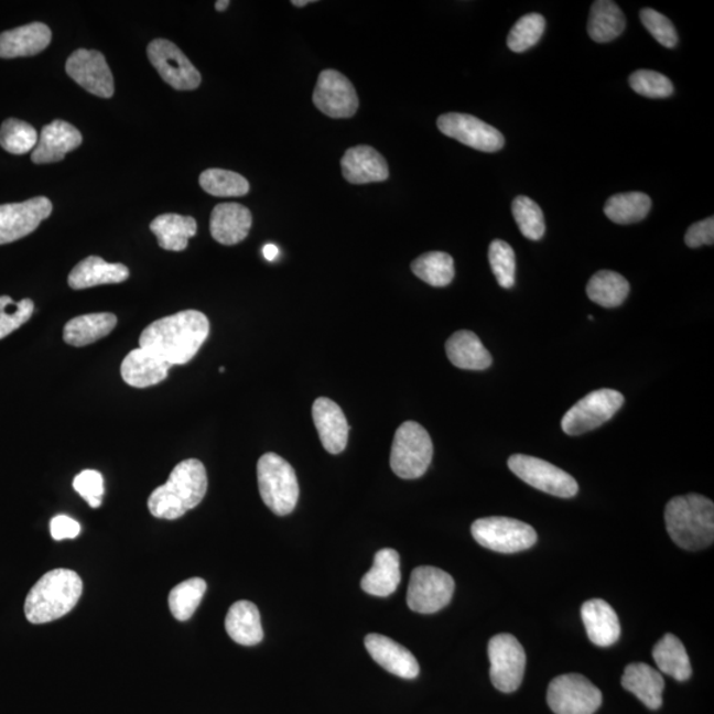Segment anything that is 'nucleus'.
<instances>
[{"instance_id":"ea45409f","label":"nucleus","mask_w":714,"mask_h":714,"mask_svg":"<svg viewBox=\"0 0 714 714\" xmlns=\"http://www.w3.org/2000/svg\"><path fill=\"white\" fill-rule=\"evenodd\" d=\"M39 141L33 126L20 119H6L0 128V145L10 154L23 155L35 150Z\"/></svg>"},{"instance_id":"9b49d317","label":"nucleus","mask_w":714,"mask_h":714,"mask_svg":"<svg viewBox=\"0 0 714 714\" xmlns=\"http://www.w3.org/2000/svg\"><path fill=\"white\" fill-rule=\"evenodd\" d=\"M489 677L496 690L512 693L524 678L527 657L520 641L511 634H499L489 640Z\"/></svg>"},{"instance_id":"c9c22d12","label":"nucleus","mask_w":714,"mask_h":714,"mask_svg":"<svg viewBox=\"0 0 714 714\" xmlns=\"http://www.w3.org/2000/svg\"><path fill=\"white\" fill-rule=\"evenodd\" d=\"M651 205L650 196L641 192H626L608 198L604 210L613 223L628 225L645 220Z\"/></svg>"},{"instance_id":"4c0bfd02","label":"nucleus","mask_w":714,"mask_h":714,"mask_svg":"<svg viewBox=\"0 0 714 714\" xmlns=\"http://www.w3.org/2000/svg\"><path fill=\"white\" fill-rule=\"evenodd\" d=\"M205 592H207V582L203 578H190L183 581L172 588L169 597V606L174 618L185 621L192 618L196 608L201 605Z\"/></svg>"},{"instance_id":"de8ad7c7","label":"nucleus","mask_w":714,"mask_h":714,"mask_svg":"<svg viewBox=\"0 0 714 714\" xmlns=\"http://www.w3.org/2000/svg\"><path fill=\"white\" fill-rule=\"evenodd\" d=\"M73 488L91 508L101 507L105 494L101 473L96 472V469H84L73 480Z\"/></svg>"},{"instance_id":"a18cd8bd","label":"nucleus","mask_w":714,"mask_h":714,"mask_svg":"<svg viewBox=\"0 0 714 714\" xmlns=\"http://www.w3.org/2000/svg\"><path fill=\"white\" fill-rule=\"evenodd\" d=\"M628 82H630L632 90L647 98H667L673 93L671 79L653 71L634 72Z\"/></svg>"},{"instance_id":"9d476101","label":"nucleus","mask_w":714,"mask_h":714,"mask_svg":"<svg viewBox=\"0 0 714 714\" xmlns=\"http://www.w3.org/2000/svg\"><path fill=\"white\" fill-rule=\"evenodd\" d=\"M455 582L452 575L434 566L415 567L408 587V606L420 614H434L452 601Z\"/></svg>"},{"instance_id":"20e7f679","label":"nucleus","mask_w":714,"mask_h":714,"mask_svg":"<svg viewBox=\"0 0 714 714\" xmlns=\"http://www.w3.org/2000/svg\"><path fill=\"white\" fill-rule=\"evenodd\" d=\"M82 595L79 575L69 569H55L44 574L26 595L25 618L33 625L50 624L71 613Z\"/></svg>"},{"instance_id":"72a5a7b5","label":"nucleus","mask_w":714,"mask_h":714,"mask_svg":"<svg viewBox=\"0 0 714 714\" xmlns=\"http://www.w3.org/2000/svg\"><path fill=\"white\" fill-rule=\"evenodd\" d=\"M652 657L659 670L678 681L691 678L692 668L683 641L666 634L653 647Z\"/></svg>"},{"instance_id":"a211bd4d","label":"nucleus","mask_w":714,"mask_h":714,"mask_svg":"<svg viewBox=\"0 0 714 714\" xmlns=\"http://www.w3.org/2000/svg\"><path fill=\"white\" fill-rule=\"evenodd\" d=\"M83 143V136L75 126L56 119L44 126L40 132L35 150L32 151L33 163L45 164L63 161L66 154Z\"/></svg>"},{"instance_id":"4468645a","label":"nucleus","mask_w":714,"mask_h":714,"mask_svg":"<svg viewBox=\"0 0 714 714\" xmlns=\"http://www.w3.org/2000/svg\"><path fill=\"white\" fill-rule=\"evenodd\" d=\"M436 126L443 136L478 151L496 152L505 148L501 132L474 116L447 112L439 118Z\"/></svg>"},{"instance_id":"cd10ccee","label":"nucleus","mask_w":714,"mask_h":714,"mask_svg":"<svg viewBox=\"0 0 714 714\" xmlns=\"http://www.w3.org/2000/svg\"><path fill=\"white\" fill-rule=\"evenodd\" d=\"M621 685L652 711L659 710L663 704L664 679L651 666L646 663L627 666L621 677Z\"/></svg>"},{"instance_id":"5701e85b","label":"nucleus","mask_w":714,"mask_h":714,"mask_svg":"<svg viewBox=\"0 0 714 714\" xmlns=\"http://www.w3.org/2000/svg\"><path fill=\"white\" fill-rule=\"evenodd\" d=\"M172 367L144 348L132 349L121 364V376L132 388H149L167 379Z\"/></svg>"},{"instance_id":"c85d7f7f","label":"nucleus","mask_w":714,"mask_h":714,"mask_svg":"<svg viewBox=\"0 0 714 714\" xmlns=\"http://www.w3.org/2000/svg\"><path fill=\"white\" fill-rule=\"evenodd\" d=\"M225 630L231 640L241 646H256L263 639L261 615L255 604L238 601L231 605L225 618Z\"/></svg>"},{"instance_id":"bb28decb","label":"nucleus","mask_w":714,"mask_h":714,"mask_svg":"<svg viewBox=\"0 0 714 714\" xmlns=\"http://www.w3.org/2000/svg\"><path fill=\"white\" fill-rule=\"evenodd\" d=\"M130 271L122 263H108L101 257L90 256L76 264L68 277L73 290H84L99 284L122 283Z\"/></svg>"},{"instance_id":"dca6fc26","label":"nucleus","mask_w":714,"mask_h":714,"mask_svg":"<svg viewBox=\"0 0 714 714\" xmlns=\"http://www.w3.org/2000/svg\"><path fill=\"white\" fill-rule=\"evenodd\" d=\"M50 198L37 196L23 203L0 205V245L20 240L35 231L52 214Z\"/></svg>"},{"instance_id":"6ab92c4d","label":"nucleus","mask_w":714,"mask_h":714,"mask_svg":"<svg viewBox=\"0 0 714 714\" xmlns=\"http://www.w3.org/2000/svg\"><path fill=\"white\" fill-rule=\"evenodd\" d=\"M364 643L370 657L383 670L408 680L419 677L420 664L414 654L393 639L380 634H368Z\"/></svg>"},{"instance_id":"f8f14e48","label":"nucleus","mask_w":714,"mask_h":714,"mask_svg":"<svg viewBox=\"0 0 714 714\" xmlns=\"http://www.w3.org/2000/svg\"><path fill=\"white\" fill-rule=\"evenodd\" d=\"M508 467L527 485L542 493L565 499L578 493V483L572 475L534 456L515 454L508 459Z\"/></svg>"},{"instance_id":"39448f33","label":"nucleus","mask_w":714,"mask_h":714,"mask_svg":"<svg viewBox=\"0 0 714 714\" xmlns=\"http://www.w3.org/2000/svg\"><path fill=\"white\" fill-rule=\"evenodd\" d=\"M258 488L271 512L286 516L294 511L300 499V485L293 466L282 456L268 453L257 465Z\"/></svg>"},{"instance_id":"7ed1b4c3","label":"nucleus","mask_w":714,"mask_h":714,"mask_svg":"<svg viewBox=\"0 0 714 714\" xmlns=\"http://www.w3.org/2000/svg\"><path fill=\"white\" fill-rule=\"evenodd\" d=\"M667 532L674 544L686 551H700L714 541V505L699 494L677 496L664 512Z\"/></svg>"},{"instance_id":"2eb2a0df","label":"nucleus","mask_w":714,"mask_h":714,"mask_svg":"<svg viewBox=\"0 0 714 714\" xmlns=\"http://www.w3.org/2000/svg\"><path fill=\"white\" fill-rule=\"evenodd\" d=\"M313 102L331 118H350L359 109V97L349 79L334 69L323 71L317 77Z\"/></svg>"},{"instance_id":"b1692460","label":"nucleus","mask_w":714,"mask_h":714,"mask_svg":"<svg viewBox=\"0 0 714 714\" xmlns=\"http://www.w3.org/2000/svg\"><path fill=\"white\" fill-rule=\"evenodd\" d=\"M52 32L44 23H31L0 33V57L35 56L51 44Z\"/></svg>"},{"instance_id":"f03ea898","label":"nucleus","mask_w":714,"mask_h":714,"mask_svg":"<svg viewBox=\"0 0 714 714\" xmlns=\"http://www.w3.org/2000/svg\"><path fill=\"white\" fill-rule=\"evenodd\" d=\"M208 489L207 469L197 459L178 463L163 486L151 493L148 506L154 518L176 520L204 499Z\"/></svg>"},{"instance_id":"864d4df0","label":"nucleus","mask_w":714,"mask_h":714,"mask_svg":"<svg viewBox=\"0 0 714 714\" xmlns=\"http://www.w3.org/2000/svg\"><path fill=\"white\" fill-rule=\"evenodd\" d=\"M310 3H314V0H293V2H291V4L295 7H304Z\"/></svg>"},{"instance_id":"a19ab883","label":"nucleus","mask_w":714,"mask_h":714,"mask_svg":"<svg viewBox=\"0 0 714 714\" xmlns=\"http://www.w3.org/2000/svg\"><path fill=\"white\" fill-rule=\"evenodd\" d=\"M512 215L521 235L528 240L539 241L545 234L544 214L532 198L518 196L512 203Z\"/></svg>"},{"instance_id":"1a4fd4ad","label":"nucleus","mask_w":714,"mask_h":714,"mask_svg":"<svg viewBox=\"0 0 714 714\" xmlns=\"http://www.w3.org/2000/svg\"><path fill=\"white\" fill-rule=\"evenodd\" d=\"M602 700L598 688L578 673L561 674L548 686V705L555 714H594Z\"/></svg>"},{"instance_id":"79ce46f5","label":"nucleus","mask_w":714,"mask_h":714,"mask_svg":"<svg viewBox=\"0 0 714 714\" xmlns=\"http://www.w3.org/2000/svg\"><path fill=\"white\" fill-rule=\"evenodd\" d=\"M545 31V19L540 13H528L516 22L508 33L507 45L513 52H526L540 42Z\"/></svg>"},{"instance_id":"e433bc0d","label":"nucleus","mask_w":714,"mask_h":714,"mask_svg":"<svg viewBox=\"0 0 714 714\" xmlns=\"http://www.w3.org/2000/svg\"><path fill=\"white\" fill-rule=\"evenodd\" d=\"M412 271L430 286L445 288L455 275L453 257L443 251H429L412 262Z\"/></svg>"},{"instance_id":"6e6552de","label":"nucleus","mask_w":714,"mask_h":714,"mask_svg":"<svg viewBox=\"0 0 714 714\" xmlns=\"http://www.w3.org/2000/svg\"><path fill=\"white\" fill-rule=\"evenodd\" d=\"M624 403L625 397L618 390H594L567 410L562 416L561 428L567 435L592 432L610 421Z\"/></svg>"},{"instance_id":"49530a36","label":"nucleus","mask_w":714,"mask_h":714,"mask_svg":"<svg viewBox=\"0 0 714 714\" xmlns=\"http://www.w3.org/2000/svg\"><path fill=\"white\" fill-rule=\"evenodd\" d=\"M640 20L653 39L666 48H674L678 45V32L670 19L652 9H645L640 11Z\"/></svg>"},{"instance_id":"3c124183","label":"nucleus","mask_w":714,"mask_h":714,"mask_svg":"<svg viewBox=\"0 0 714 714\" xmlns=\"http://www.w3.org/2000/svg\"><path fill=\"white\" fill-rule=\"evenodd\" d=\"M262 255L264 258H267L268 261H274L278 255H280V250L275 247L273 244H268L264 245L262 249Z\"/></svg>"},{"instance_id":"37998d69","label":"nucleus","mask_w":714,"mask_h":714,"mask_svg":"<svg viewBox=\"0 0 714 714\" xmlns=\"http://www.w3.org/2000/svg\"><path fill=\"white\" fill-rule=\"evenodd\" d=\"M488 260L496 281L502 289H512L516 275V257L511 245L494 240L489 245Z\"/></svg>"},{"instance_id":"473e14b6","label":"nucleus","mask_w":714,"mask_h":714,"mask_svg":"<svg viewBox=\"0 0 714 714\" xmlns=\"http://www.w3.org/2000/svg\"><path fill=\"white\" fill-rule=\"evenodd\" d=\"M625 29V13L621 12L617 3L610 2V0H597L592 4L587 32L594 42H613L624 33Z\"/></svg>"},{"instance_id":"423d86ee","label":"nucleus","mask_w":714,"mask_h":714,"mask_svg":"<svg viewBox=\"0 0 714 714\" xmlns=\"http://www.w3.org/2000/svg\"><path fill=\"white\" fill-rule=\"evenodd\" d=\"M433 442L420 423L408 421L397 429L390 467L401 479H419L433 459Z\"/></svg>"},{"instance_id":"aec40b11","label":"nucleus","mask_w":714,"mask_h":714,"mask_svg":"<svg viewBox=\"0 0 714 714\" xmlns=\"http://www.w3.org/2000/svg\"><path fill=\"white\" fill-rule=\"evenodd\" d=\"M313 420L326 452L335 455L344 452L349 426L340 407L327 397H320L313 405Z\"/></svg>"},{"instance_id":"f3484780","label":"nucleus","mask_w":714,"mask_h":714,"mask_svg":"<svg viewBox=\"0 0 714 714\" xmlns=\"http://www.w3.org/2000/svg\"><path fill=\"white\" fill-rule=\"evenodd\" d=\"M68 76L86 91L97 97L111 98L115 95V78L101 52L77 50L66 62Z\"/></svg>"},{"instance_id":"0eeeda50","label":"nucleus","mask_w":714,"mask_h":714,"mask_svg":"<svg viewBox=\"0 0 714 714\" xmlns=\"http://www.w3.org/2000/svg\"><path fill=\"white\" fill-rule=\"evenodd\" d=\"M472 533L478 544L499 553H518L538 542V533L527 522L501 516L474 521Z\"/></svg>"},{"instance_id":"8fccbe9b","label":"nucleus","mask_w":714,"mask_h":714,"mask_svg":"<svg viewBox=\"0 0 714 714\" xmlns=\"http://www.w3.org/2000/svg\"><path fill=\"white\" fill-rule=\"evenodd\" d=\"M79 532H82V526L75 519L69 518V516L58 515L51 520V534L53 540L76 539Z\"/></svg>"},{"instance_id":"4be33fe9","label":"nucleus","mask_w":714,"mask_h":714,"mask_svg":"<svg viewBox=\"0 0 714 714\" xmlns=\"http://www.w3.org/2000/svg\"><path fill=\"white\" fill-rule=\"evenodd\" d=\"M253 217L251 212L237 203L216 205L210 215V235L223 245L240 244L248 237Z\"/></svg>"},{"instance_id":"7c9ffc66","label":"nucleus","mask_w":714,"mask_h":714,"mask_svg":"<svg viewBox=\"0 0 714 714\" xmlns=\"http://www.w3.org/2000/svg\"><path fill=\"white\" fill-rule=\"evenodd\" d=\"M117 326V316L110 313L86 314L65 324L64 342L73 347H85L108 336Z\"/></svg>"},{"instance_id":"393cba45","label":"nucleus","mask_w":714,"mask_h":714,"mask_svg":"<svg viewBox=\"0 0 714 714\" xmlns=\"http://www.w3.org/2000/svg\"><path fill=\"white\" fill-rule=\"evenodd\" d=\"M587 637L598 647L613 646L620 637L617 613L604 599L586 601L581 607Z\"/></svg>"},{"instance_id":"412c9836","label":"nucleus","mask_w":714,"mask_h":714,"mask_svg":"<svg viewBox=\"0 0 714 714\" xmlns=\"http://www.w3.org/2000/svg\"><path fill=\"white\" fill-rule=\"evenodd\" d=\"M343 176L350 184H368L387 181L389 169L379 151L370 145H356L342 158Z\"/></svg>"},{"instance_id":"603ef678","label":"nucleus","mask_w":714,"mask_h":714,"mask_svg":"<svg viewBox=\"0 0 714 714\" xmlns=\"http://www.w3.org/2000/svg\"><path fill=\"white\" fill-rule=\"evenodd\" d=\"M229 4L230 2H228V0H218V2H216V10L220 12L225 11L228 9Z\"/></svg>"},{"instance_id":"f257e3e1","label":"nucleus","mask_w":714,"mask_h":714,"mask_svg":"<svg viewBox=\"0 0 714 714\" xmlns=\"http://www.w3.org/2000/svg\"><path fill=\"white\" fill-rule=\"evenodd\" d=\"M209 321L201 311L185 310L162 317L143 329L139 346L171 367L190 363L209 335Z\"/></svg>"},{"instance_id":"c756f323","label":"nucleus","mask_w":714,"mask_h":714,"mask_svg":"<svg viewBox=\"0 0 714 714\" xmlns=\"http://www.w3.org/2000/svg\"><path fill=\"white\" fill-rule=\"evenodd\" d=\"M446 354L453 366L467 370H485L493 364L479 337L472 331H458L446 342Z\"/></svg>"},{"instance_id":"58836bf2","label":"nucleus","mask_w":714,"mask_h":714,"mask_svg":"<svg viewBox=\"0 0 714 714\" xmlns=\"http://www.w3.org/2000/svg\"><path fill=\"white\" fill-rule=\"evenodd\" d=\"M198 183L207 194L216 197H241L250 190L249 182L242 175L221 169L204 171Z\"/></svg>"},{"instance_id":"c03bdc74","label":"nucleus","mask_w":714,"mask_h":714,"mask_svg":"<svg viewBox=\"0 0 714 714\" xmlns=\"http://www.w3.org/2000/svg\"><path fill=\"white\" fill-rule=\"evenodd\" d=\"M35 304L31 300L15 302L9 295L0 296V339H4L31 320Z\"/></svg>"},{"instance_id":"2f4dec72","label":"nucleus","mask_w":714,"mask_h":714,"mask_svg":"<svg viewBox=\"0 0 714 714\" xmlns=\"http://www.w3.org/2000/svg\"><path fill=\"white\" fill-rule=\"evenodd\" d=\"M150 229L156 236L159 247L182 251L188 247L190 238L197 234V223L191 216L165 214L154 218Z\"/></svg>"},{"instance_id":"09e8293b","label":"nucleus","mask_w":714,"mask_h":714,"mask_svg":"<svg viewBox=\"0 0 714 714\" xmlns=\"http://www.w3.org/2000/svg\"><path fill=\"white\" fill-rule=\"evenodd\" d=\"M686 247L696 249L703 245L714 244V218L713 216L705 218L703 221L691 225L688 228L685 238Z\"/></svg>"},{"instance_id":"ddd939ff","label":"nucleus","mask_w":714,"mask_h":714,"mask_svg":"<svg viewBox=\"0 0 714 714\" xmlns=\"http://www.w3.org/2000/svg\"><path fill=\"white\" fill-rule=\"evenodd\" d=\"M150 63L165 83L176 90H195L202 75L177 46L165 39H156L148 46Z\"/></svg>"},{"instance_id":"a878e982","label":"nucleus","mask_w":714,"mask_h":714,"mask_svg":"<svg viewBox=\"0 0 714 714\" xmlns=\"http://www.w3.org/2000/svg\"><path fill=\"white\" fill-rule=\"evenodd\" d=\"M401 582L400 554L386 548L375 554L374 565L361 578L364 592L375 597H389Z\"/></svg>"},{"instance_id":"f704fd0d","label":"nucleus","mask_w":714,"mask_h":714,"mask_svg":"<svg viewBox=\"0 0 714 714\" xmlns=\"http://www.w3.org/2000/svg\"><path fill=\"white\" fill-rule=\"evenodd\" d=\"M588 300L602 307L613 309L620 306L630 293V284L626 278L612 270H601L587 283Z\"/></svg>"}]
</instances>
